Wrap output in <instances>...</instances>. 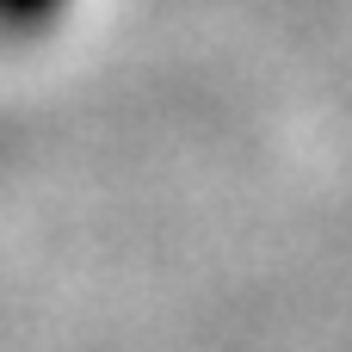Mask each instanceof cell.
Wrapping results in <instances>:
<instances>
[{"instance_id": "obj_1", "label": "cell", "mask_w": 352, "mask_h": 352, "mask_svg": "<svg viewBox=\"0 0 352 352\" xmlns=\"http://www.w3.org/2000/svg\"><path fill=\"white\" fill-rule=\"evenodd\" d=\"M62 12H68V0H0V31L31 37V31H50Z\"/></svg>"}]
</instances>
